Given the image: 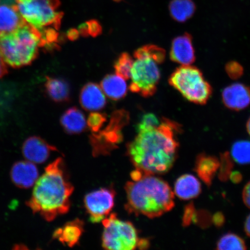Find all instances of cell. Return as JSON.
I'll use <instances>...</instances> for the list:
<instances>
[{"instance_id": "ac0fdd59", "label": "cell", "mask_w": 250, "mask_h": 250, "mask_svg": "<svg viewBox=\"0 0 250 250\" xmlns=\"http://www.w3.org/2000/svg\"><path fill=\"white\" fill-rule=\"evenodd\" d=\"M25 21L15 4L0 5V33H11Z\"/></svg>"}, {"instance_id": "9c48e42d", "label": "cell", "mask_w": 250, "mask_h": 250, "mask_svg": "<svg viewBox=\"0 0 250 250\" xmlns=\"http://www.w3.org/2000/svg\"><path fill=\"white\" fill-rule=\"evenodd\" d=\"M158 64L150 58L137 59L133 62L131 70L130 91L138 93L144 98L154 95L161 78Z\"/></svg>"}, {"instance_id": "4dcf8cb0", "label": "cell", "mask_w": 250, "mask_h": 250, "mask_svg": "<svg viewBox=\"0 0 250 250\" xmlns=\"http://www.w3.org/2000/svg\"><path fill=\"white\" fill-rule=\"evenodd\" d=\"M226 71L231 79L238 80L243 76L244 69L242 65L238 62L230 61L226 64Z\"/></svg>"}, {"instance_id": "9a60e30c", "label": "cell", "mask_w": 250, "mask_h": 250, "mask_svg": "<svg viewBox=\"0 0 250 250\" xmlns=\"http://www.w3.org/2000/svg\"><path fill=\"white\" fill-rule=\"evenodd\" d=\"M81 106L86 111L101 110L106 105V99L101 87L95 83H87L83 87L80 96Z\"/></svg>"}, {"instance_id": "52a82bcc", "label": "cell", "mask_w": 250, "mask_h": 250, "mask_svg": "<svg viewBox=\"0 0 250 250\" xmlns=\"http://www.w3.org/2000/svg\"><path fill=\"white\" fill-rule=\"evenodd\" d=\"M104 230L102 246L106 250H133L139 249L142 239L136 228L129 221L120 220L112 213L102 221Z\"/></svg>"}, {"instance_id": "ffe728a7", "label": "cell", "mask_w": 250, "mask_h": 250, "mask_svg": "<svg viewBox=\"0 0 250 250\" xmlns=\"http://www.w3.org/2000/svg\"><path fill=\"white\" fill-rule=\"evenodd\" d=\"M61 124L65 132L70 134L82 133L86 126L85 115L77 107L67 109L62 115Z\"/></svg>"}, {"instance_id": "ab89813d", "label": "cell", "mask_w": 250, "mask_h": 250, "mask_svg": "<svg viewBox=\"0 0 250 250\" xmlns=\"http://www.w3.org/2000/svg\"><path fill=\"white\" fill-rule=\"evenodd\" d=\"M245 229L247 235L250 237V214L246 219L245 225Z\"/></svg>"}, {"instance_id": "d6986e66", "label": "cell", "mask_w": 250, "mask_h": 250, "mask_svg": "<svg viewBox=\"0 0 250 250\" xmlns=\"http://www.w3.org/2000/svg\"><path fill=\"white\" fill-rule=\"evenodd\" d=\"M174 192L181 199L195 198L201 192V184L193 175H183L175 183Z\"/></svg>"}, {"instance_id": "8fae6325", "label": "cell", "mask_w": 250, "mask_h": 250, "mask_svg": "<svg viewBox=\"0 0 250 250\" xmlns=\"http://www.w3.org/2000/svg\"><path fill=\"white\" fill-rule=\"evenodd\" d=\"M170 58L181 65H191L195 62V51L190 34L184 33L172 41Z\"/></svg>"}, {"instance_id": "1f68e13d", "label": "cell", "mask_w": 250, "mask_h": 250, "mask_svg": "<svg viewBox=\"0 0 250 250\" xmlns=\"http://www.w3.org/2000/svg\"><path fill=\"white\" fill-rule=\"evenodd\" d=\"M89 36L96 37L102 33V27L98 21L90 20L87 21Z\"/></svg>"}, {"instance_id": "f1b7e54d", "label": "cell", "mask_w": 250, "mask_h": 250, "mask_svg": "<svg viewBox=\"0 0 250 250\" xmlns=\"http://www.w3.org/2000/svg\"><path fill=\"white\" fill-rule=\"evenodd\" d=\"M233 167V163L230 158L229 154L226 153L221 156L220 165V173L219 177L220 179L223 181L227 180L229 177L232 172Z\"/></svg>"}, {"instance_id": "f35d334b", "label": "cell", "mask_w": 250, "mask_h": 250, "mask_svg": "<svg viewBox=\"0 0 250 250\" xmlns=\"http://www.w3.org/2000/svg\"><path fill=\"white\" fill-rule=\"evenodd\" d=\"M229 177L235 183L240 182V180H242L241 174L238 173V172H234L233 173H231Z\"/></svg>"}, {"instance_id": "6da1fadb", "label": "cell", "mask_w": 250, "mask_h": 250, "mask_svg": "<svg viewBox=\"0 0 250 250\" xmlns=\"http://www.w3.org/2000/svg\"><path fill=\"white\" fill-rule=\"evenodd\" d=\"M179 125L164 118L158 126L138 132L127 146L130 161L143 175L167 173L173 167L179 148Z\"/></svg>"}, {"instance_id": "277c9868", "label": "cell", "mask_w": 250, "mask_h": 250, "mask_svg": "<svg viewBox=\"0 0 250 250\" xmlns=\"http://www.w3.org/2000/svg\"><path fill=\"white\" fill-rule=\"evenodd\" d=\"M41 43L39 31L25 21L11 33H0V55L12 67H23L36 60Z\"/></svg>"}, {"instance_id": "836d02e7", "label": "cell", "mask_w": 250, "mask_h": 250, "mask_svg": "<svg viewBox=\"0 0 250 250\" xmlns=\"http://www.w3.org/2000/svg\"><path fill=\"white\" fill-rule=\"evenodd\" d=\"M243 200L247 207L250 208V181L244 188Z\"/></svg>"}, {"instance_id": "83f0119b", "label": "cell", "mask_w": 250, "mask_h": 250, "mask_svg": "<svg viewBox=\"0 0 250 250\" xmlns=\"http://www.w3.org/2000/svg\"><path fill=\"white\" fill-rule=\"evenodd\" d=\"M106 121L107 115L101 112L94 111L89 115L87 124L89 129L95 133L99 132L100 130H101Z\"/></svg>"}, {"instance_id": "d590c367", "label": "cell", "mask_w": 250, "mask_h": 250, "mask_svg": "<svg viewBox=\"0 0 250 250\" xmlns=\"http://www.w3.org/2000/svg\"><path fill=\"white\" fill-rule=\"evenodd\" d=\"M8 73L7 65H6L4 59L0 55V78L4 77L5 75Z\"/></svg>"}, {"instance_id": "30bf717a", "label": "cell", "mask_w": 250, "mask_h": 250, "mask_svg": "<svg viewBox=\"0 0 250 250\" xmlns=\"http://www.w3.org/2000/svg\"><path fill=\"white\" fill-rule=\"evenodd\" d=\"M115 196L111 188L96 190L85 196L84 205L91 223H101L108 216L114 206Z\"/></svg>"}, {"instance_id": "4fadbf2b", "label": "cell", "mask_w": 250, "mask_h": 250, "mask_svg": "<svg viewBox=\"0 0 250 250\" xmlns=\"http://www.w3.org/2000/svg\"><path fill=\"white\" fill-rule=\"evenodd\" d=\"M56 150L55 146L50 145L38 136L29 137L25 140L22 146V154L25 159L37 164L44 163L51 152Z\"/></svg>"}, {"instance_id": "60d3db41", "label": "cell", "mask_w": 250, "mask_h": 250, "mask_svg": "<svg viewBox=\"0 0 250 250\" xmlns=\"http://www.w3.org/2000/svg\"><path fill=\"white\" fill-rule=\"evenodd\" d=\"M246 127L247 130H248L249 135L250 136V117L249 119L248 123H247Z\"/></svg>"}, {"instance_id": "e575fe53", "label": "cell", "mask_w": 250, "mask_h": 250, "mask_svg": "<svg viewBox=\"0 0 250 250\" xmlns=\"http://www.w3.org/2000/svg\"><path fill=\"white\" fill-rule=\"evenodd\" d=\"M79 31L76 29H70L67 31L66 36L68 40L71 42H74L79 38L80 37Z\"/></svg>"}, {"instance_id": "d6a6232c", "label": "cell", "mask_w": 250, "mask_h": 250, "mask_svg": "<svg viewBox=\"0 0 250 250\" xmlns=\"http://www.w3.org/2000/svg\"><path fill=\"white\" fill-rule=\"evenodd\" d=\"M195 217V208L193 205L187 206L183 216V224L184 226H188L191 223Z\"/></svg>"}, {"instance_id": "d4e9b609", "label": "cell", "mask_w": 250, "mask_h": 250, "mask_svg": "<svg viewBox=\"0 0 250 250\" xmlns=\"http://www.w3.org/2000/svg\"><path fill=\"white\" fill-rule=\"evenodd\" d=\"M219 250H244L247 247L244 240L234 233H227L222 236L217 244Z\"/></svg>"}, {"instance_id": "7a4b0ae2", "label": "cell", "mask_w": 250, "mask_h": 250, "mask_svg": "<svg viewBox=\"0 0 250 250\" xmlns=\"http://www.w3.org/2000/svg\"><path fill=\"white\" fill-rule=\"evenodd\" d=\"M34 186L32 196L26 203L34 214L51 222L69 211L74 188L68 180L61 158L45 168Z\"/></svg>"}, {"instance_id": "603a6c76", "label": "cell", "mask_w": 250, "mask_h": 250, "mask_svg": "<svg viewBox=\"0 0 250 250\" xmlns=\"http://www.w3.org/2000/svg\"><path fill=\"white\" fill-rule=\"evenodd\" d=\"M168 9L173 20L185 23L194 15L196 5L192 0H171Z\"/></svg>"}, {"instance_id": "44dd1931", "label": "cell", "mask_w": 250, "mask_h": 250, "mask_svg": "<svg viewBox=\"0 0 250 250\" xmlns=\"http://www.w3.org/2000/svg\"><path fill=\"white\" fill-rule=\"evenodd\" d=\"M101 88L106 95L113 101L125 98L127 86L123 78L115 74L107 75L102 81Z\"/></svg>"}, {"instance_id": "e0dca14e", "label": "cell", "mask_w": 250, "mask_h": 250, "mask_svg": "<svg viewBox=\"0 0 250 250\" xmlns=\"http://www.w3.org/2000/svg\"><path fill=\"white\" fill-rule=\"evenodd\" d=\"M220 165V161L215 156L201 154L196 159L195 170L200 179L210 186Z\"/></svg>"}, {"instance_id": "ba28073f", "label": "cell", "mask_w": 250, "mask_h": 250, "mask_svg": "<svg viewBox=\"0 0 250 250\" xmlns=\"http://www.w3.org/2000/svg\"><path fill=\"white\" fill-rule=\"evenodd\" d=\"M129 112L125 109L114 111L107 126L101 132L93 133L90 137L94 154H107L116 148L123 140L122 130L129 123Z\"/></svg>"}, {"instance_id": "74e56055", "label": "cell", "mask_w": 250, "mask_h": 250, "mask_svg": "<svg viewBox=\"0 0 250 250\" xmlns=\"http://www.w3.org/2000/svg\"><path fill=\"white\" fill-rule=\"evenodd\" d=\"M214 223L217 226H221L224 222L223 215L221 213H217L214 215L213 218Z\"/></svg>"}, {"instance_id": "2e32d148", "label": "cell", "mask_w": 250, "mask_h": 250, "mask_svg": "<svg viewBox=\"0 0 250 250\" xmlns=\"http://www.w3.org/2000/svg\"><path fill=\"white\" fill-rule=\"evenodd\" d=\"M83 232V222L80 219H76L56 229L53 234V237L58 239L64 245L73 248L79 242Z\"/></svg>"}, {"instance_id": "8992f818", "label": "cell", "mask_w": 250, "mask_h": 250, "mask_svg": "<svg viewBox=\"0 0 250 250\" xmlns=\"http://www.w3.org/2000/svg\"><path fill=\"white\" fill-rule=\"evenodd\" d=\"M16 6L23 20L39 31L61 27L63 13L58 11L59 0H16Z\"/></svg>"}, {"instance_id": "5b68a950", "label": "cell", "mask_w": 250, "mask_h": 250, "mask_svg": "<svg viewBox=\"0 0 250 250\" xmlns=\"http://www.w3.org/2000/svg\"><path fill=\"white\" fill-rule=\"evenodd\" d=\"M168 83L187 101L196 104H206L212 93V87L202 72L192 65L177 68L168 78Z\"/></svg>"}, {"instance_id": "7c38bea8", "label": "cell", "mask_w": 250, "mask_h": 250, "mask_svg": "<svg viewBox=\"0 0 250 250\" xmlns=\"http://www.w3.org/2000/svg\"><path fill=\"white\" fill-rule=\"evenodd\" d=\"M222 100L230 110H243L250 105V87L242 83L231 84L224 89Z\"/></svg>"}, {"instance_id": "cb8c5ba5", "label": "cell", "mask_w": 250, "mask_h": 250, "mask_svg": "<svg viewBox=\"0 0 250 250\" xmlns=\"http://www.w3.org/2000/svg\"><path fill=\"white\" fill-rule=\"evenodd\" d=\"M134 57L137 59L150 58L159 64L165 60L166 52L161 47L154 45H146L141 47L134 53Z\"/></svg>"}, {"instance_id": "7402d4cb", "label": "cell", "mask_w": 250, "mask_h": 250, "mask_svg": "<svg viewBox=\"0 0 250 250\" xmlns=\"http://www.w3.org/2000/svg\"><path fill=\"white\" fill-rule=\"evenodd\" d=\"M45 87L47 94L53 101L62 103L69 101L70 86L65 80L46 77Z\"/></svg>"}, {"instance_id": "8d00e7d4", "label": "cell", "mask_w": 250, "mask_h": 250, "mask_svg": "<svg viewBox=\"0 0 250 250\" xmlns=\"http://www.w3.org/2000/svg\"><path fill=\"white\" fill-rule=\"evenodd\" d=\"M81 36L83 37H87L89 36L88 29H87V22L81 24L78 29Z\"/></svg>"}, {"instance_id": "3957f363", "label": "cell", "mask_w": 250, "mask_h": 250, "mask_svg": "<svg viewBox=\"0 0 250 250\" xmlns=\"http://www.w3.org/2000/svg\"><path fill=\"white\" fill-rule=\"evenodd\" d=\"M129 214L149 218L161 217L174 208V192L165 181L154 175H144L125 186Z\"/></svg>"}, {"instance_id": "f546056e", "label": "cell", "mask_w": 250, "mask_h": 250, "mask_svg": "<svg viewBox=\"0 0 250 250\" xmlns=\"http://www.w3.org/2000/svg\"><path fill=\"white\" fill-rule=\"evenodd\" d=\"M161 122L154 114L147 113L145 114L139 124L137 125V132L148 129V128L158 126L161 124Z\"/></svg>"}, {"instance_id": "5bb4252c", "label": "cell", "mask_w": 250, "mask_h": 250, "mask_svg": "<svg viewBox=\"0 0 250 250\" xmlns=\"http://www.w3.org/2000/svg\"><path fill=\"white\" fill-rule=\"evenodd\" d=\"M11 179L16 186L28 189L34 186L39 179V172L35 164L30 161H19L12 166Z\"/></svg>"}, {"instance_id": "484cf974", "label": "cell", "mask_w": 250, "mask_h": 250, "mask_svg": "<svg viewBox=\"0 0 250 250\" xmlns=\"http://www.w3.org/2000/svg\"><path fill=\"white\" fill-rule=\"evenodd\" d=\"M133 64V61L131 56L126 52H124L115 62V73L124 80H129L131 77Z\"/></svg>"}, {"instance_id": "4316f807", "label": "cell", "mask_w": 250, "mask_h": 250, "mask_svg": "<svg viewBox=\"0 0 250 250\" xmlns=\"http://www.w3.org/2000/svg\"><path fill=\"white\" fill-rule=\"evenodd\" d=\"M232 156L234 161L240 164H250V142L240 141L232 146Z\"/></svg>"}]
</instances>
